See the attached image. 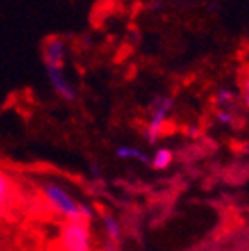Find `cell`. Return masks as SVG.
Instances as JSON below:
<instances>
[{"instance_id": "cell-1", "label": "cell", "mask_w": 249, "mask_h": 251, "mask_svg": "<svg viewBox=\"0 0 249 251\" xmlns=\"http://www.w3.org/2000/svg\"><path fill=\"white\" fill-rule=\"evenodd\" d=\"M44 197H46L51 206L63 215L66 220H86L89 222L93 218V211L87 208L86 204H80L66 192L65 188L56 183H46L42 187Z\"/></svg>"}, {"instance_id": "cell-2", "label": "cell", "mask_w": 249, "mask_h": 251, "mask_svg": "<svg viewBox=\"0 0 249 251\" xmlns=\"http://www.w3.org/2000/svg\"><path fill=\"white\" fill-rule=\"evenodd\" d=\"M61 251H91L89 222L86 220H66L59 235Z\"/></svg>"}, {"instance_id": "cell-3", "label": "cell", "mask_w": 249, "mask_h": 251, "mask_svg": "<svg viewBox=\"0 0 249 251\" xmlns=\"http://www.w3.org/2000/svg\"><path fill=\"white\" fill-rule=\"evenodd\" d=\"M171 106H173V98H169V96H162V98H157L155 101H153L152 119L148 121L147 131H145V134H147L150 143H155V141L159 140L164 124L168 121Z\"/></svg>"}, {"instance_id": "cell-4", "label": "cell", "mask_w": 249, "mask_h": 251, "mask_svg": "<svg viewBox=\"0 0 249 251\" xmlns=\"http://www.w3.org/2000/svg\"><path fill=\"white\" fill-rule=\"evenodd\" d=\"M42 56L46 68H63L65 58V42L59 37L47 39L42 46Z\"/></svg>"}, {"instance_id": "cell-5", "label": "cell", "mask_w": 249, "mask_h": 251, "mask_svg": "<svg viewBox=\"0 0 249 251\" xmlns=\"http://www.w3.org/2000/svg\"><path fill=\"white\" fill-rule=\"evenodd\" d=\"M47 75H49V80H51L56 93H58L63 100H66V101H74L75 89L70 84V80L66 78L63 68H47Z\"/></svg>"}, {"instance_id": "cell-6", "label": "cell", "mask_w": 249, "mask_h": 251, "mask_svg": "<svg viewBox=\"0 0 249 251\" xmlns=\"http://www.w3.org/2000/svg\"><path fill=\"white\" fill-rule=\"evenodd\" d=\"M115 155L119 159H134V161H141L143 164H150L152 159H148V155L143 152V150L136 149V147H117L115 149Z\"/></svg>"}, {"instance_id": "cell-7", "label": "cell", "mask_w": 249, "mask_h": 251, "mask_svg": "<svg viewBox=\"0 0 249 251\" xmlns=\"http://www.w3.org/2000/svg\"><path fill=\"white\" fill-rule=\"evenodd\" d=\"M173 162V152L169 149H159L155 152V155L152 157L150 166L157 171H162V169H168Z\"/></svg>"}, {"instance_id": "cell-8", "label": "cell", "mask_w": 249, "mask_h": 251, "mask_svg": "<svg viewBox=\"0 0 249 251\" xmlns=\"http://www.w3.org/2000/svg\"><path fill=\"white\" fill-rule=\"evenodd\" d=\"M103 225H105V230L108 239L112 243H117L121 239V227H119V222L115 220L113 215H103Z\"/></svg>"}, {"instance_id": "cell-9", "label": "cell", "mask_w": 249, "mask_h": 251, "mask_svg": "<svg viewBox=\"0 0 249 251\" xmlns=\"http://www.w3.org/2000/svg\"><path fill=\"white\" fill-rule=\"evenodd\" d=\"M9 190H11V183H9L7 176L4 173H0V211L4 209L5 202L9 199Z\"/></svg>"}, {"instance_id": "cell-10", "label": "cell", "mask_w": 249, "mask_h": 251, "mask_svg": "<svg viewBox=\"0 0 249 251\" xmlns=\"http://www.w3.org/2000/svg\"><path fill=\"white\" fill-rule=\"evenodd\" d=\"M218 117H220V121H222L223 124H232V122H234V119H232V115L226 114V112H220Z\"/></svg>"}, {"instance_id": "cell-11", "label": "cell", "mask_w": 249, "mask_h": 251, "mask_svg": "<svg viewBox=\"0 0 249 251\" xmlns=\"http://www.w3.org/2000/svg\"><path fill=\"white\" fill-rule=\"evenodd\" d=\"M244 101H246V106L249 108V80L246 82V87H244Z\"/></svg>"}]
</instances>
